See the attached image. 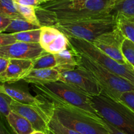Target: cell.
Listing matches in <instances>:
<instances>
[{
  "mask_svg": "<svg viewBox=\"0 0 134 134\" xmlns=\"http://www.w3.org/2000/svg\"><path fill=\"white\" fill-rule=\"evenodd\" d=\"M115 5L111 0H54L35 9L42 26H53L59 22L115 18Z\"/></svg>",
  "mask_w": 134,
  "mask_h": 134,
  "instance_id": "6da1fadb",
  "label": "cell"
},
{
  "mask_svg": "<svg viewBox=\"0 0 134 134\" xmlns=\"http://www.w3.org/2000/svg\"><path fill=\"white\" fill-rule=\"evenodd\" d=\"M38 96L47 102L62 103L81 109L98 119H102L92 105L91 98L65 82L58 81L46 85H34Z\"/></svg>",
  "mask_w": 134,
  "mask_h": 134,
  "instance_id": "7a4b0ae2",
  "label": "cell"
},
{
  "mask_svg": "<svg viewBox=\"0 0 134 134\" xmlns=\"http://www.w3.org/2000/svg\"><path fill=\"white\" fill-rule=\"evenodd\" d=\"M47 103L50 115L68 128L81 134H109L103 119H96L81 109L68 105Z\"/></svg>",
  "mask_w": 134,
  "mask_h": 134,
  "instance_id": "3957f363",
  "label": "cell"
},
{
  "mask_svg": "<svg viewBox=\"0 0 134 134\" xmlns=\"http://www.w3.org/2000/svg\"><path fill=\"white\" fill-rule=\"evenodd\" d=\"M91 98L92 105L98 115L125 134H134V111L102 92Z\"/></svg>",
  "mask_w": 134,
  "mask_h": 134,
  "instance_id": "277c9868",
  "label": "cell"
},
{
  "mask_svg": "<svg viewBox=\"0 0 134 134\" xmlns=\"http://www.w3.org/2000/svg\"><path fill=\"white\" fill-rule=\"evenodd\" d=\"M78 68L84 69L92 75L107 95L119 101L122 94L134 90V84L103 68L89 58L77 53Z\"/></svg>",
  "mask_w": 134,
  "mask_h": 134,
  "instance_id": "5b68a950",
  "label": "cell"
},
{
  "mask_svg": "<svg viewBox=\"0 0 134 134\" xmlns=\"http://www.w3.org/2000/svg\"><path fill=\"white\" fill-rule=\"evenodd\" d=\"M68 40L71 47L77 53L89 58L103 68L134 84V68L131 65L120 64L102 52L92 42L75 37H68Z\"/></svg>",
  "mask_w": 134,
  "mask_h": 134,
  "instance_id": "8992f818",
  "label": "cell"
},
{
  "mask_svg": "<svg viewBox=\"0 0 134 134\" xmlns=\"http://www.w3.org/2000/svg\"><path fill=\"white\" fill-rule=\"evenodd\" d=\"M68 37L84 39L93 43L96 38L117 27L116 18L59 22L54 25Z\"/></svg>",
  "mask_w": 134,
  "mask_h": 134,
  "instance_id": "52a82bcc",
  "label": "cell"
},
{
  "mask_svg": "<svg viewBox=\"0 0 134 134\" xmlns=\"http://www.w3.org/2000/svg\"><path fill=\"white\" fill-rule=\"evenodd\" d=\"M59 81L68 84L90 97L98 96L103 92L100 85L92 75L88 71L80 68L62 72Z\"/></svg>",
  "mask_w": 134,
  "mask_h": 134,
  "instance_id": "ba28073f",
  "label": "cell"
},
{
  "mask_svg": "<svg viewBox=\"0 0 134 134\" xmlns=\"http://www.w3.org/2000/svg\"><path fill=\"white\" fill-rule=\"evenodd\" d=\"M125 39L120 29L116 27L112 31L98 37L92 43L102 52L120 64H129L122 52V46Z\"/></svg>",
  "mask_w": 134,
  "mask_h": 134,
  "instance_id": "9c48e42d",
  "label": "cell"
},
{
  "mask_svg": "<svg viewBox=\"0 0 134 134\" xmlns=\"http://www.w3.org/2000/svg\"><path fill=\"white\" fill-rule=\"evenodd\" d=\"M10 107L12 111L26 118L31 123L35 131L48 133L49 131L48 123L51 119V115L47 109L24 105L13 99Z\"/></svg>",
  "mask_w": 134,
  "mask_h": 134,
  "instance_id": "30bf717a",
  "label": "cell"
},
{
  "mask_svg": "<svg viewBox=\"0 0 134 134\" xmlns=\"http://www.w3.org/2000/svg\"><path fill=\"white\" fill-rule=\"evenodd\" d=\"M46 51L39 43H16L0 47V57L35 60Z\"/></svg>",
  "mask_w": 134,
  "mask_h": 134,
  "instance_id": "8fae6325",
  "label": "cell"
},
{
  "mask_svg": "<svg viewBox=\"0 0 134 134\" xmlns=\"http://www.w3.org/2000/svg\"><path fill=\"white\" fill-rule=\"evenodd\" d=\"M39 44L48 53H59L70 47L68 37L54 26H44L41 28Z\"/></svg>",
  "mask_w": 134,
  "mask_h": 134,
  "instance_id": "7c38bea8",
  "label": "cell"
},
{
  "mask_svg": "<svg viewBox=\"0 0 134 134\" xmlns=\"http://www.w3.org/2000/svg\"><path fill=\"white\" fill-rule=\"evenodd\" d=\"M34 60L10 59L5 73L0 75L1 83H14L23 79L34 68Z\"/></svg>",
  "mask_w": 134,
  "mask_h": 134,
  "instance_id": "4fadbf2b",
  "label": "cell"
},
{
  "mask_svg": "<svg viewBox=\"0 0 134 134\" xmlns=\"http://www.w3.org/2000/svg\"><path fill=\"white\" fill-rule=\"evenodd\" d=\"M0 92L6 94L12 99L22 104L44 108L46 109L47 108V102L39 96H33L24 89L12 86L9 83H1Z\"/></svg>",
  "mask_w": 134,
  "mask_h": 134,
  "instance_id": "5bb4252c",
  "label": "cell"
},
{
  "mask_svg": "<svg viewBox=\"0 0 134 134\" xmlns=\"http://www.w3.org/2000/svg\"><path fill=\"white\" fill-rule=\"evenodd\" d=\"M60 77V72L56 68L33 69L23 80L33 85H46L59 81Z\"/></svg>",
  "mask_w": 134,
  "mask_h": 134,
  "instance_id": "9a60e30c",
  "label": "cell"
},
{
  "mask_svg": "<svg viewBox=\"0 0 134 134\" xmlns=\"http://www.w3.org/2000/svg\"><path fill=\"white\" fill-rule=\"evenodd\" d=\"M41 29L14 34H0V47L16 43H39Z\"/></svg>",
  "mask_w": 134,
  "mask_h": 134,
  "instance_id": "2e32d148",
  "label": "cell"
},
{
  "mask_svg": "<svg viewBox=\"0 0 134 134\" xmlns=\"http://www.w3.org/2000/svg\"><path fill=\"white\" fill-rule=\"evenodd\" d=\"M56 69L60 72L74 70L78 68L77 53L70 47L65 51L54 54Z\"/></svg>",
  "mask_w": 134,
  "mask_h": 134,
  "instance_id": "e0dca14e",
  "label": "cell"
},
{
  "mask_svg": "<svg viewBox=\"0 0 134 134\" xmlns=\"http://www.w3.org/2000/svg\"><path fill=\"white\" fill-rule=\"evenodd\" d=\"M6 119L9 126L16 134H31L35 131L26 118L14 111H12Z\"/></svg>",
  "mask_w": 134,
  "mask_h": 134,
  "instance_id": "ac0fdd59",
  "label": "cell"
},
{
  "mask_svg": "<svg viewBox=\"0 0 134 134\" xmlns=\"http://www.w3.org/2000/svg\"><path fill=\"white\" fill-rule=\"evenodd\" d=\"M117 27L126 39L134 43V18H128L121 14L115 16Z\"/></svg>",
  "mask_w": 134,
  "mask_h": 134,
  "instance_id": "d6986e66",
  "label": "cell"
},
{
  "mask_svg": "<svg viewBox=\"0 0 134 134\" xmlns=\"http://www.w3.org/2000/svg\"><path fill=\"white\" fill-rule=\"evenodd\" d=\"M41 28V27L27 22L24 18H15L12 20L11 23L4 31V34H14Z\"/></svg>",
  "mask_w": 134,
  "mask_h": 134,
  "instance_id": "ffe728a7",
  "label": "cell"
},
{
  "mask_svg": "<svg viewBox=\"0 0 134 134\" xmlns=\"http://www.w3.org/2000/svg\"><path fill=\"white\" fill-rule=\"evenodd\" d=\"M0 15L11 19L23 18L17 10L14 0H0Z\"/></svg>",
  "mask_w": 134,
  "mask_h": 134,
  "instance_id": "44dd1931",
  "label": "cell"
},
{
  "mask_svg": "<svg viewBox=\"0 0 134 134\" xmlns=\"http://www.w3.org/2000/svg\"><path fill=\"white\" fill-rule=\"evenodd\" d=\"M15 4L17 10L24 19L35 26L41 27H42L37 15L35 7L31 6H24V5H18L16 3Z\"/></svg>",
  "mask_w": 134,
  "mask_h": 134,
  "instance_id": "7402d4cb",
  "label": "cell"
},
{
  "mask_svg": "<svg viewBox=\"0 0 134 134\" xmlns=\"http://www.w3.org/2000/svg\"><path fill=\"white\" fill-rule=\"evenodd\" d=\"M34 69H50L56 67V59L54 54L45 52L40 57L34 61Z\"/></svg>",
  "mask_w": 134,
  "mask_h": 134,
  "instance_id": "603a6c76",
  "label": "cell"
},
{
  "mask_svg": "<svg viewBox=\"0 0 134 134\" xmlns=\"http://www.w3.org/2000/svg\"><path fill=\"white\" fill-rule=\"evenodd\" d=\"M113 14L115 16L121 14L128 18H134V0H124L115 5Z\"/></svg>",
  "mask_w": 134,
  "mask_h": 134,
  "instance_id": "cb8c5ba5",
  "label": "cell"
},
{
  "mask_svg": "<svg viewBox=\"0 0 134 134\" xmlns=\"http://www.w3.org/2000/svg\"><path fill=\"white\" fill-rule=\"evenodd\" d=\"M48 130L54 134H81L71 128H68L62 123H60L57 119L51 116L48 123Z\"/></svg>",
  "mask_w": 134,
  "mask_h": 134,
  "instance_id": "d4e9b609",
  "label": "cell"
},
{
  "mask_svg": "<svg viewBox=\"0 0 134 134\" xmlns=\"http://www.w3.org/2000/svg\"><path fill=\"white\" fill-rule=\"evenodd\" d=\"M122 52L127 62L134 68V43L126 38L122 46Z\"/></svg>",
  "mask_w": 134,
  "mask_h": 134,
  "instance_id": "484cf974",
  "label": "cell"
},
{
  "mask_svg": "<svg viewBox=\"0 0 134 134\" xmlns=\"http://www.w3.org/2000/svg\"><path fill=\"white\" fill-rule=\"evenodd\" d=\"M12 100L7 95L0 92V112L1 115L6 119L12 111L10 107Z\"/></svg>",
  "mask_w": 134,
  "mask_h": 134,
  "instance_id": "4316f807",
  "label": "cell"
},
{
  "mask_svg": "<svg viewBox=\"0 0 134 134\" xmlns=\"http://www.w3.org/2000/svg\"><path fill=\"white\" fill-rule=\"evenodd\" d=\"M119 101L134 111V90L123 93Z\"/></svg>",
  "mask_w": 134,
  "mask_h": 134,
  "instance_id": "83f0119b",
  "label": "cell"
},
{
  "mask_svg": "<svg viewBox=\"0 0 134 134\" xmlns=\"http://www.w3.org/2000/svg\"><path fill=\"white\" fill-rule=\"evenodd\" d=\"M14 3L24 6H31L37 8L43 3V0H14Z\"/></svg>",
  "mask_w": 134,
  "mask_h": 134,
  "instance_id": "f1b7e54d",
  "label": "cell"
},
{
  "mask_svg": "<svg viewBox=\"0 0 134 134\" xmlns=\"http://www.w3.org/2000/svg\"><path fill=\"white\" fill-rule=\"evenodd\" d=\"M11 18L0 15V32L4 33L12 22Z\"/></svg>",
  "mask_w": 134,
  "mask_h": 134,
  "instance_id": "f546056e",
  "label": "cell"
},
{
  "mask_svg": "<svg viewBox=\"0 0 134 134\" xmlns=\"http://www.w3.org/2000/svg\"><path fill=\"white\" fill-rule=\"evenodd\" d=\"M9 62H10V59L0 57V75L6 71L9 66Z\"/></svg>",
  "mask_w": 134,
  "mask_h": 134,
  "instance_id": "4dcf8cb0",
  "label": "cell"
},
{
  "mask_svg": "<svg viewBox=\"0 0 134 134\" xmlns=\"http://www.w3.org/2000/svg\"><path fill=\"white\" fill-rule=\"evenodd\" d=\"M104 122L106 126H107V129H108L109 132V134H125L123 132H122L121 131H120L119 130H118L117 128H115V126H113V125H111V124H109V122H107V121H105V120Z\"/></svg>",
  "mask_w": 134,
  "mask_h": 134,
  "instance_id": "1f68e13d",
  "label": "cell"
},
{
  "mask_svg": "<svg viewBox=\"0 0 134 134\" xmlns=\"http://www.w3.org/2000/svg\"><path fill=\"white\" fill-rule=\"evenodd\" d=\"M0 134H16V133H14V132H13V133L10 132V131H9V130L7 128V127L4 125L3 123L1 122V129H0Z\"/></svg>",
  "mask_w": 134,
  "mask_h": 134,
  "instance_id": "d6a6232c",
  "label": "cell"
},
{
  "mask_svg": "<svg viewBox=\"0 0 134 134\" xmlns=\"http://www.w3.org/2000/svg\"><path fill=\"white\" fill-rule=\"evenodd\" d=\"M111 1H113V2L115 3V5H116V4L120 3L122 2V1H124V0H111Z\"/></svg>",
  "mask_w": 134,
  "mask_h": 134,
  "instance_id": "836d02e7",
  "label": "cell"
},
{
  "mask_svg": "<svg viewBox=\"0 0 134 134\" xmlns=\"http://www.w3.org/2000/svg\"><path fill=\"white\" fill-rule=\"evenodd\" d=\"M31 134H47L44 132H38V131H35L34 133H32Z\"/></svg>",
  "mask_w": 134,
  "mask_h": 134,
  "instance_id": "e575fe53",
  "label": "cell"
},
{
  "mask_svg": "<svg viewBox=\"0 0 134 134\" xmlns=\"http://www.w3.org/2000/svg\"><path fill=\"white\" fill-rule=\"evenodd\" d=\"M54 1V0H43V3H46V2H48V1Z\"/></svg>",
  "mask_w": 134,
  "mask_h": 134,
  "instance_id": "d590c367",
  "label": "cell"
},
{
  "mask_svg": "<svg viewBox=\"0 0 134 134\" xmlns=\"http://www.w3.org/2000/svg\"><path fill=\"white\" fill-rule=\"evenodd\" d=\"M47 134H54L53 133H52V132H51V131H48V133H47Z\"/></svg>",
  "mask_w": 134,
  "mask_h": 134,
  "instance_id": "8d00e7d4",
  "label": "cell"
}]
</instances>
